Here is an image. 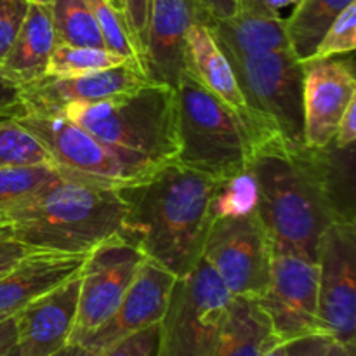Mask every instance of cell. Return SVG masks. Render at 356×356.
<instances>
[{"instance_id":"26","label":"cell","mask_w":356,"mask_h":356,"mask_svg":"<svg viewBox=\"0 0 356 356\" xmlns=\"http://www.w3.org/2000/svg\"><path fill=\"white\" fill-rule=\"evenodd\" d=\"M24 165L54 163L40 141L13 115H0V169Z\"/></svg>"},{"instance_id":"30","label":"cell","mask_w":356,"mask_h":356,"mask_svg":"<svg viewBox=\"0 0 356 356\" xmlns=\"http://www.w3.org/2000/svg\"><path fill=\"white\" fill-rule=\"evenodd\" d=\"M356 49V2L336 17L309 59H330L353 54Z\"/></svg>"},{"instance_id":"18","label":"cell","mask_w":356,"mask_h":356,"mask_svg":"<svg viewBox=\"0 0 356 356\" xmlns=\"http://www.w3.org/2000/svg\"><path fill=\"white\" fill-rule=\"evenodd\" d=\"M184 65L190 75H193L209 92L219 97L226 106L232 108L252 129L259 141L257 146L270 141V138L261 132L259 125L254 120L228 58L216 42L211 26L204 21H195L188 30Z\"/></svg>"},{"instance_id":"10","label":"cell","mask_w":356,"mask_h":356,"mask_svg":"<svg viewBox=\"0 0 356 356\" xmlns=\"http://www.w3.org/2000/svg\"><path fill=\"white\" fill-rule=\"evenodd\" d=\"M143 259L145 256L120 235L89 252L80 270L79 305L68 344L80 346L111 318Z\"/></svg>"},{"instance_id":"36","label":"cell","mask_w":356,"mask_h":356,"mask_svg":"<svg viewBox=\"0 0 356 356\" xmlns=\"http://www.w3.org/2000/svg\"><path fill=\"white\" fill-rule=\"evenodd\" d=\"M204 16V23L229 21L238 14V0H195Z\"/></svg>"},{"instance_id":"31","label":"cell","mask_w":356,"mask_h":356,"mask_svg":"<svg viewBox=\"0 0 356 356\" xmlns=\"http://www.w3.org/2000/svg\"><path fill=\"white\" fill-rule=\"evenodd\" d=\"M159 343V323L122 337L97 356H155Z\"/></svg>"},{"instance_id":"37","label":"cell","mask_w":356,"mask_h":356,"mask_svg":"<svg viewBox=\"0 0 356 356\" xmlns=\"http://www.w3.org/2000/svg\"><path fill=\"white\" fill-rule=\"evenodd\" d=\"M356 141V99L348 104L346 111H344L343 118L339 120L336 129V136H334L332 145L341 149L355 148Z\"/></svg>"},{"instance_id":"1","label":"cell","mask_w":356,"mask_h":356,"mask_svg":"<svg viewBox=\"0 0 356 356\" xmlns=\"http://www.w3.org/2000/svg\"><path fill=\"white\" fill-rule=\"evenodd\" d=\"M355 148H289L282 139L257 146L249 170L256 212L273 247L316 259V245L332 222H355Z\"/></svg>"},{"instance_id":"24","label":"cell","mask_w":356,"mask_h":356,"mask_svg":"<svg viewBox=\"0 0 356 356\" xmlns=\"http://www.w3.org/2000/svg\"><path fill=\"white\" fill-rule=\"evenodd\" d=\"M58 44L104 47L94 14L86 0H49Z\"/></svg>"},{"instance_id":"3","label":"cell","mask_w":356,"mask_h":356,"mask_svg":"<svg viewBox=\"0 0 356 356\" xmlns=\"http://www.w3.org/2000/svg\"><path fill=\"white\" fill-rule=\"evenodd\" d=\"M124 218L117 188L63 172L31 197L0 209V228L33 250L89 254L120 235Z\"/></svg>"},{"instance_id":"45","label":"cell","mask_w":356,"mask_h":356,"mask_svg":"<svg viewBox=\"0 0 356 356\" xmlns=\"http://www.w3.org/2000/svg\"><path fill=\"white\" fill-rule=\"evenodd\" d=\"M111 3H113L115 7H117V9H120L122 10V0H110Z\"/></svg>"},{"instance_id":"20","label":"cell","mask_w":356,"mask_h":356,"mask_svg":"<svg viewBox=\"0 0 356 356\" xmlns=\"http://www.w3.org/2000/svg\"><path fill=\"white\" fill-rule=\"evenodd\" d=\"M56 44L49 0H30L23 24L0 65V75L17 90L44 79Z\"/></svg>"},{"instance_id":"34","label":"cell","mask_w":356,"mask_h":356,"mask_svg":"<svg viewBox=\"0 0 356 356\" xmlns=\"http://www.w3.org/2000/svg\"><path fill=\"white\" fill-rule=\"evenodd\" d=\"M332 339L325 334H309L287 343L289 356H327Z\"/></svg>"},{"instance_id":"44","label":"cell","mask_w":356,"mask_h":356,"mask_svg":"<svg viewBox=\"0 0 356 356\" xmlns=\"http://www.w3.org/2000/svg\"><path fill=\"white\" fill-rule=\"evenodd\" d=\"M79 356H97L96 353H92V351H89V350H83V348H80V351H79Z\"/></svg>"},{"instance_id":"4","label":"cell","mask_w":356,"mask_h":356,"mask_svg":"<svg viewBox=\"0 0 356 356\" xmlns=\"http://www.w3.org/2000/svg\"><path fill=\"white\" fill-rule=\"evenodd\" d=\"M103 143L131 183L177 162L176 89L145 82L138 89L94 103H70L59 110Z\"/></svg>"},{"instance_id":"38","label":"cell","mask_w":356,"mask_h":356,"mask_svg":"<svg viewBox=\"0 0 356 356\" xmlns=\"http://www.w3.org/2000/svg\"><path fill=\"white\" fill-rule=\"evenodd\" d=\"M19 110V90L0 75V115H14Z\"/></svg>"},{"instance_id":"13","label":"cell","mask_w":356,"mask_h":356,"mask_svg":"<svg viewBox=\"0 0 356 356\" xmlns=\"http://www.w3.org/2000/svg\"><path fill=\"white\" fill-rule=\"evenodd\" d=\"M305 65L302 111L305 145L325 148L332 145L348 104L356 99V79L351 54L346 59H308Z\"/></svg>"},{"instance_id":"16","label":"cell","mask_w":356,"mask_h":356,"mask_svg":"<svg viewBox=\"0 0 356 356\" xmlns=\"http://www.w3.org/2000/svg\"><path fill=\"white\" fill-rule=\"evenodd\" d=\"M148 82L134 63L80 76H47L19 89V110L59 111L70 103H94ZM17 110V111H19Z\"/></svg>"},{"instance_id":"2","label":"cell","mask_w":356,"mask_h":356,"mask_svg":"<svg viewBox=\"0 0 356 356\" xmlns=\"http://www.w3.org/2000/svg\"><path fill=\"white\" fill-rule=\"evenodd\" d=\"M219 183L174 162L118 186L125 204L120 236L176 278L190 273L204 254Z\"/></svg>"},{"instance_id":"15","label":"cell","mask_w":356,"mask_h":356,"mask_svg":"<svg viewBox=\"0 0 356 356\" xmlns=\"http://www.w3.org/2000/svg\"><path fill=\"white\" fill-rule=\"evenodd\" d=\"M195 21H204L195 0H149L143 72L149 82L176 89L186 72V35Z\"/></svg>"},{"instance_id":"40","label":"cell","mask_w":356,"mask_h":356,"mask_svg":"<svg viewBox=\"0 0 356 356\" xmlns=\"http://www.w3.org/2000/svg\"><path fill=\"white\" fill-rule=\"evenodd\" d=\"M261 356H289L287 355V343H278L277 339L271 341L264 353Z\"/></svg>"},{"instance_id":"43","label":"cell","mask_w":356,"mask_h":356,"mask_svg":"<svg viewBox=\"0 0 356 356\" xmlns=\"http://www.w3.org/2000/svg\"><path fill=\"white\" fill-rule=\"evenodd\" d=\"M79 351H80V346H75V344H68V346H65L63 350H59L58 353H54L51 356H79Z\"/></svg>"},{"instance_id":"32","label":"cell","mask_w":356,"mask_h":356,"mask_svg":"<svg viewBox=\"0 0 356 356\" xmlns=\"http://www.w3.org/2000/svg\"><path fill=\"white\" fill-rule=\"evenodd\" d=\"M28 2L30 0H0V65L23 24Z\"/></svg>"},{"instance_id":"29","label":"cell","mask_w":356,"mask_h":356,"mask_svg":"<svg viewBox=\"0 0 356 356\" xmlns=\"http://www.w3.org/2000/svg\"><path fill=\"white\" fill-rule=\"evenodd\" d=\"M86 2L89 3L90 10H92L104 47L117 52V54L125 56L141 68L124 13L117 9L110 0H86Z\"/></svg>"},{"instance_id":"6","label":"cell","mask_w":356,"mask_h":356,"mask_svg":"<svg viewBox=\"0 0 356 356\" xmlns=\"http://www.w3.org/2000/svg\"><path fill=\"white\" fill-rule=\"evenodd\" d=\"M261 132L289 148L305 145V65L291 47L259 54L222 51Z\"/></svg>"},{"instance_id":"39","label":"cell","mask_w":356,"mask_h":356,"mask_svg":"<svg viewBox=\"0 0 356 356\" xmlns=\"http://www.w3.org/2000/svg\"><path fill=\"white\" fill-rule=\"evenodd\" d=\"M17 346V329L16 318H9L0 322V356H6L9 351H13Z\"/></svg>"},{"instance_id":"42","label":"cell","mask_w":356,"mask_h":356,"mask_svg":"<svg viewBox=\"0 0 356 356\" xmlns=\"http://www.w3.org/2000/svg\"><path fill=\"white\" fill-rule=\"evenodd\" d=\"M327 356H355V353H353V351L348 350V348H344L343 344L334 343V341H332V344H330V350H329V353H327Z\"/></svg>"},{"instance_id":"47","label":"cell","mask_w":356,"mask_h":356,"mask_svg":"<svg viewBox=\"0 0 356 356\" xmlns=\"http://www.w3.org/2000/svg\"><path fill=\"white\" fill-rule=\"evenodd\" d=\"M13 316V315H10ZM6 318H9V316H6V315H0V322H2V320H6Z\"/></svg>"},{"instance_id":"22","label":"cell","mask_w":356,"mask_h":356,"mask_svg":"<svg viewBox=\"0 0 356 356\" xmlns=\"http://www.w3.org/2000/svg\"><path fill=\"white\" fill-rule=\"evenodd\" d=\"M271 341L270 320L256 299L233 298L218 356H261Z\"/></svg>"},{"instance_id":"21","label":"cell","mask_w":356,"mask_h":356,"mask_svg":"<svg viewBox=\"0 0 356 356\" xmlns=\"http://www.w3.org/2000/svg\"><path fill=\"white\" fill-rule=\"evenodd\" d=\"M207 24L226 52L259 54L291 47L284 19L263 0H238V14L233 19Z\"/></svg>"},{"instance_id":"9","label":"cell","mask_w":356,"mask_h":356,"mask_svg":"<svg viewBox=\"0 0 356 356\" xmlns=\"http://www.w3.org/2000/svg\"><path fill=\"white\" fill-rule=\"evenodd\" d=\"M320 332L355 353L356 344V226L332 222L316 245Z\"/></svg>"},{"instance_id":"8","label":"cell","mask_w":356,"mask_h":356,"mask_svg":"<svg viewBox=\"0 0 356 356\" xmlns=\"http://www.w3.org/2000/svg\"><path fill=\"white\" fill-rule=\"evenodd\" d=\"M202 259L211 264L233 298L257 301L270 284L273 243L256 211L236 218H216Z\"/></svg>"},{"instance_id":"41","label":"cell","mask_w":356,"mask_h":356,"mask_svg":"<svg viewBox=\"0 0 356 356\" xmlns=\"http://www.w3.org/2000/svg\"><path fill=\"white\" fill-rule=\"evenodd\" d=\"M264 3H266L268 7H270V9H273V10H280V9H284V7H287V6H296V3L299 2V0H263Z\"/></svg>"},{"instance_id":"5","label":"cell","mask_w":356,"mask_h":356,"mask_svg":"<svg viewBox=\"0 0 356 356\" xmlns=\"http://www.w3.org/2000/svg\"><path fill=\"white\" fill-rule=\"evenodd\" d=\"M176 106L177 163L216 181L249 169L259 145L252 129L188 72L176 86Z\"/></svg>"},{"instance_id":"23","label":"cell","mask_w":356,"mask_h":356,"mask_svg":"<svg viewBox=\"0 0 356 356\" xmlns=\"http://www.w3.org/2000/svg\"><path fill=\"white\" fill-rule=\"evenodd\" d=\"M356 0H299L291 17L284 19L291 49L308 61L336 17Z\"/></svg>"},{"instance_id":"11","label":"cell","mask_w":356,"mask_h":356,"mask_svg":"<svg viewBox=\"0 0 356 356\" xmlns=\"http://www.w3.org/2000/svg\"><path fill=\"white\" fill-rule=\"evenodd\" d=\"M270 320L278 343H291L309 334H322L318 325V266L294 250L273 247L271 277L263 298L257 299Z\"/></svg>"},{"instance_id":"33","label":"cell","mask_w":356,"mask_h":356,"mask_svg":"<svg viewBox=\"0 0 356 356\" xmlns=\"http://www.w3.org/2000/svg\"><path fill=\"white\" fill-rule=\"evenodd\" d=\"M122 13H124L125 21H127L132 42H134L136 52H138L139 65H141L143 70V54H145L146 28H148L149 0H122Z\"/></svg>"},{"instance_id":"19","label":"cell","mask_w":356,"mask_h":356,"mask_svg":"<svg viewBox=\"0 0 356 356\" xmlns=\"http://www.w3.org/2000/svg\"><path fill=\"white\" fill-rule=\"evenodd\" d=\"M89 254L35 250L0 275V315H16L40 296L80 273Z\"/></svg>"},{"instance_id":"35","label":"cell","mask_w":356,"mask_h":356,"mask_svg":"<svg viewBox=\"0 0 356 356\" xmlns=\"http://www.w3.org/2000/svg\"><path fill=\"white\" fill-rule=\"evenodd\" d=\"M31 252H35V250L14 240L13 236H9L0 228V275L16 266L21 259H24Z\"/></svg>"},{"instance_id":"27","label":"cell","mask_w":356,"mask_h":356,"mask_svg":"<svg viewBox=\"0 0 356 356\" xmlns=\"http://www.w3.org/2000/svg\"><path fill=\"white\" fill-rule=\"evenodd\" d=\"M63 174L54 165H24L0 169V209L17 204L51 184Z\"/></svg>"},{"instance_id":"25","label":"cell","mask_w":356,"mask_h":356,"mask_svg":"<svg viewBox=\"0 0 356 356\" xmlns=\"http://www.w3.org/2000/svg\"><path fill=\"white\" fill-rule=\"evenodd\" d=\"M125 56L117 54L106 47H83V45L56 44L49 58L47 76H80L101 70L129 65ZM136 65V63H134Z\"/></svg>"},{"instance_id":"12","label":"cell","mask_w":356,"mask_h":356,"mask_svg":"<svg viewBox=\"0 0 356 356\" xmlns=\"http://www.w3.org/2000/svg\"><path fill=\"white\" fill-rule=\"evenodd\" d=\"M13 117L40 141L63 172L113 188L131 183L113 153L59 111L19 110Z\"/></svg>"},{"instance_id":"17","label":"cell","mask_w":356,"mask_h":356,"mask_svg":"<svg viewBox=\"0 0 356 356\" xmlns=\"http://www.w3.org/2000/svg\"><path fill=\"white\" fill-rule=\"evenodd\" d=\"M80 273L14 315L17 356H51L68 346L76 316Z\"/></svg>"},{"instance_id":"28","label":"cell","mask_w":356,"mask_h":356,"mask_svg":"<svg viewBox=\"0 0 356 356\" xmlns=\"http://www.w3.org/2000/svg\"><path fill=\"white\" fill-rule=\"evenodd\" d=\"M257 188L252 174H236L232 179L221 181L212 198V218H236L256 211Z\"/></svg>"},{"instance_id":"14","label":"cell","mask_w":356,"mask_h":356,"mask_svg":"<svg viewBox=\"0 0 356 356\" xmlns=\"http://www.w3.org/2000/svg\"><path fill=\"white\" fill-rule=\"evenodd\" d=\"M174 282L176 277L170 271L145 257L111 318L90 334L80 348L99 355L122 337L160 323Z\"/></svg>"},{"instance_id":"7","label":"cell","mask_w":356,"mask_h":356,"mask_svg":"<svg viewBox=\"0 0 356 356\" xmlns=\"http://www.w3.org/2000/svg\"><path fill=\"white\" fill-rule=\"evenodd\" d=\"M233 296L205 259L177 277L159 323L155 356H218Z\"/></svg>"},{"instance_id":"46","label":"cell","mask_w":356,"mask_h":356,"mask_svg":"<svg viewBox=\"0 0 356 356\" xmlns=\"http://www.w3.org/2000/svg\"><path fill=\"white\" fill-rule=\"evenodd\" d=\"M6 356H17V346H16V348H14V350H13V351H9V353H7Z\"/></svg>"}]
</instances>
